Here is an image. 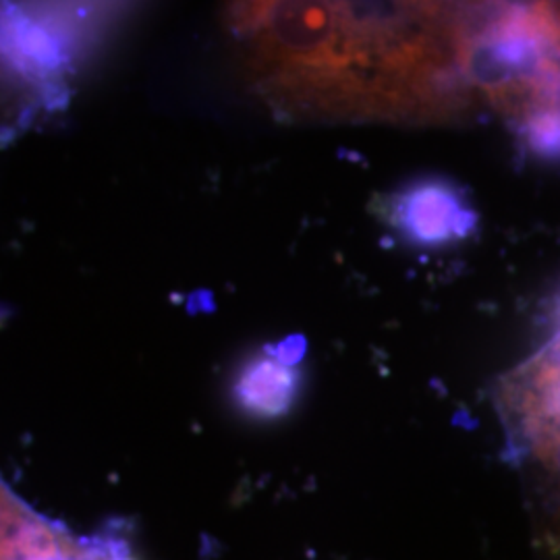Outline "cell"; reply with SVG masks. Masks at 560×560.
I'll list each match as a JSON object with an SVG mask.
<instances>
[{"mask_svg":"<svg viewBox=\"0 0 560 560\" xmlns=\"http://www.w3.org/2000/svg\"><path fill=\"white\" fill-rule=\"evenodd\" d=\"M247 88L287 119L444 122L471 106V23L439 2H240Z\"/></svg>","mask_w":560,"mask_h":560,"instance_id":"1","label":"cell"},{"mask_svg":"<svg viewBox=\"0 0 560 560\" xmlns=\"http://www.w3.org/2000/svg\"><path fill=\"white\" fill-rule=\"evenodd\" d=\"M509 444L529 478L536 541L560 560V318L540 349L497 388Z\"/></svg>","mask_w":560,"mask_h":560,"instance_id":"2","label":"cell"},{"mask_svg":"<svg viewBox=\"0 0 560 560\" xmlns=\"http://www.w3.org/2000/svg\"><path fill=\"white\" fill-rule=\"evenodd\" d=\"M300 376L282 360L261 355L249 361L235 382L241 409L256 418H279L298 395Z\"/></svg>","mask_w":560,"mask_h":560,"instance_id":"3","label":"cell"},{"mask_svg":"<svg viewBox=\"0 0 560 560\" xmlns=\"http://www.w3.org/2000/svg\"><path fill=\"white\" fill-rule=\"evenodd\" d=\"M399 212L400 222L411 231L413 237L441 241L453 233L459 206L446 189L428 187L413 191L402 201Z\"/></svg>","mask_w":560,"mask_h":560,"instance_id":"4","label":"cell"},{"mask_svg":"<svg viewBox=\"0 0 560 560\" xmlns=\"http://www.w3.org/2000/svg\"><path fill=\"white\" fill-rule=\"evenodd\" d=\"M50 560H133L125 544L115 538H73Z\"/></svg>","mask_w":560,"mask_h":560,"instance_id":"5","label":"cell"}]
</instances>
